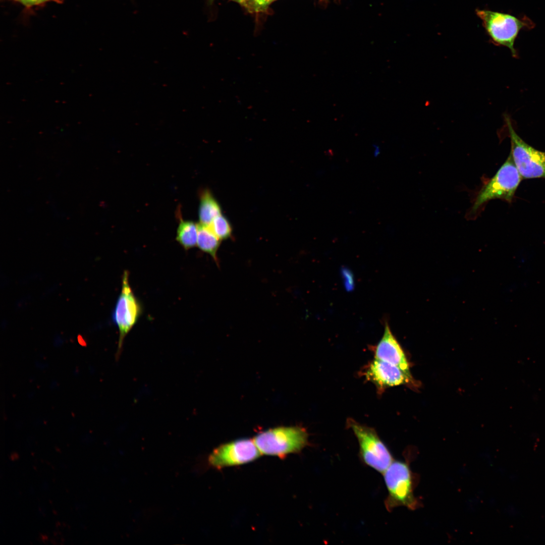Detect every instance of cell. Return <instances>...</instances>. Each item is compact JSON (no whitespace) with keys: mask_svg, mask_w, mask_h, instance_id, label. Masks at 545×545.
Returning a JSON list of instances; mask_svg holds the SVG:
<instances>
[{"mask_svg":"<svg viewBox=\"0 0 545 545\" xmlns=\"http://www.w3.org/2000/svg\"><path fill=\"white\" fill-rule=\"evenodd\" d=\"M122 282L121 292L113 313V320L119 332L117 358L121 353L125 338L137 323L141 313L140 304L130 286L126 270L123 274Z\"/></svg>","mask_w":545,"mask_h":545,"instance_id":"obj_7","label":"cell"},{"mask_svg":"<svg viewBox=\"0 0 545 545\" xmlns=\"http://www.w3.org/2000/svg\"><path fill=\"white\" fill-rule=\"evenodd\" d=\"M176 239L186 250L196 246L198 238V224L190 220L180 217Z\"/></svg>","mask_w":545,"mask_h":545,"instance_id":"obj_13","label":"cell"},{"mask_svg":"<svg viewBox=\"0 0 545 545\" xmlns=\"http://www.w3.org/2000/svg\"><path fill=\"white\" fill-rule=\"evenodd\" d=\"M346 276H347V275H346ZM347 278H348V275H347ZM348 281H350L351 282V279H348Z\"/></svg>","mask_w":545,"mask_h":545,"instance_id":"obj_18","label":"cell"},{"mask_svg":"<svg viewBox=\"0 0 545 545\" xmlns=\"http://www.w3.org/2000/svg\"><path fill=\"white\" fill-rule=\"evenodd\" d=\"M21 3L23 5L27 6H32L34 5H39L43 3L49 1H56L57 0H14Z\"/></svg>","mask_w":545,"mask_h":545,"instance_id":"obj_16","label":"cell"},{"mask_svg":"<svg viewBox=\"0 0 545 545\" xmlns=\"http://www.w3.org/2000/svg\"><path fill=\"white\" fill-rule=\"evenodd\" d=\"M511 141L513 161L522 179L545 178V151L525 142L516 133L508 117H505Z\"/></svg>","mask_w":545,"mask_h":545,"instance_id":"obj_6","label":"cell"},{"mask_svg":"<svg viewBox=\"0 0 545 545\" xmlns=\"http://www.w3.org/2000/svg\"><path fill=\"white\" fill-rule=\"evenodd\" d=\"M237 2L241 4L244 5L248 0H232Z\"/></svg>","mask_w":545,"mask_h":545,"instance_id":"obj_17","label":"cell"},{"mask_svg":"<svg viewBox=\"0 0 545 545\" xmlns=\"http://www.w3.org/2000/svg\"><path fill=\"white\" fill-rule=\"evenodd\" d=\"M253 441L261 454L281 458L299 453L309 445L306 429L298 426L269 429L258 433Z\"/></svg>","mask_w":545,"mask_h":545,"instance_id":"obj_4","label":"cell"},{"mask_svg":"<svg viewBox=\"0 0 545 545\" xmlns=\"http://www.w3.org/2000/svg\"><path fill=\"white\" fill-rule=\"evenodd\" d=\"M221 241L209 225L198 224L197 246L201 251L210 255L217 265V252Z\"/></svg>","mask_w":545,"mask_h":545,"instance_id":"obj_12","label":"cell"},{"mask_svg":"<svg viewBox=\"0 0 545 545\" xmlns=\"http://www.w3.org/2000/svg\"><path fill=\"white\" fill-rule=\"evenodd\" d=\"M199 194L198 217L200 223L209 225L216 216L222 214L221 207L209 190L202 189Z\"/></svg>","mask_w":545,"mask_h":545,"instance_id":"obj_11","label":"cell"},{"mask_svg":"<svg viewBox=\"0 0 545 545\" xmlns=\"http://www.w3.org/2000/svg\"><path fill=\"white\" fill-rule=\"evenodd\" d=\"M372 350L375 358L382 360L399 367L413 382L416 384L410 372V364L402 347L385 322L383 335Z\"/></svg>","mask_w":545,"mask_h":545,"instance_id":"obj_10","label":"cell"},{"mask_svg":"<svg viewBox=\"0 0 545 545\" xmlns=\"http://www.w3.org/2000/svg\"><path fill=\"white\" fill-rule=\"evenodd\" d=\"M383 474L388 492L384 502L387 511L399 506L415 510L419 506L414 495V476L407 462L394 460Z\"/></svg>","mask_w":545,"mask_h":545,"instance_id":"obj_1","label":"cell"},{"mask_svg":"<svg viewBox=\"0 0 545 545\" xmlns=\"http://www.w3.org/2000/svg\"><path fill=\"white\" fill-rule=\"evenodd\" d=\"M275 0H248L244 5L248 9L251 11L259 12H262Z\"/></svg>","mask_w":545,"mask_h":545,"instance_id":"obj_15","label":"cell"},{"mask_svg":"<svg viewBox=\"0 0 545 545\" xmlns=\"http://www.w3.org/2000/svg\"><path fill=\"white\" fill-rule=\"evenodd\" d=\"M347 426L352 429L358 442L360 461L366 466L383 473L394 459L375 430L352 419L347 420Z\"/></svg>","mask_w":545,"mask_h":545,"instance_id":"obj_5","label":"cell"},{"mask_svg":"<svg viewBox=\"0 0 545 545\" xmlns=\"http://www.w3.org/2000/svg\"><path fill=\"white\" fill-rule=\"evenodd\" d=\"M261 455L254 441L245 439L219 446L209 454L207 461L210 467L220 469L250 462Z\"/></svg>","mask_w":545,"mask_h":545,"instance_id":"obj_8","label":"cell"},{"mask_svg":"<svg viewBox=\"0 0 545 545\" xmlns=\"http://www.w3.org/2000/svg\"><path fill=\"white\" fill-rule=\"evenodd\" d=\"M522 179L510 154L496 174L477 191L470 214H476L485 203L492 199L512 202Z\"/></svg>","mask_w":545,"mask_h":545,"instance_id":"obj_2","label":"cell"},{"mask_svg":"<svg viewBox=\"0 0 545 545\" xmlns=\"http://www.w3.org/2000/svg\"><path fill=\"white\" fill-rule=\"evenodd\" d=\"M209 226L221 241L227 240L232 237V226L228 219L222 214L216 216Z\"/></svg>","mask_w":545,"mask_h":545,"instance_id":"obj_14","label":"cell"},{"mask_svg":"<svg viewBox=\"0 0 545 545\" xmlns=\"http://www.w3.org/2000/svg\"><path fill=\"white\" fill-rule=\"evenodd\" d=\"M363 374L380 392L388 388L405 384L413 387L417 385L397 366L375 358L364 368Z\"/></svg>","mask_w":545,"mask_h":545,"instance_id":"obj_9","label":"cell"},{"mask_svg":"<svg viewBox=\"0 0 545 545\" xmlns=\"http://www.w3.org/2000/svg\"><path fill=\"white\" fill-rule=\"evenodd\" d=\"M477 16L493 42L510 49L513 57H517L515 41L520 31L532 29V21L526 17L518 18L512 15L487 10H476Z\"/></svg>","mask_w":545,"mask_h":545,"instance_id":"obj_3","label":"cell"}]
</instances>
